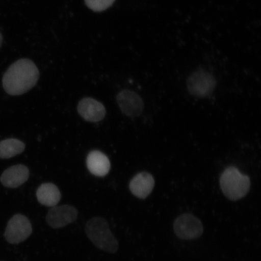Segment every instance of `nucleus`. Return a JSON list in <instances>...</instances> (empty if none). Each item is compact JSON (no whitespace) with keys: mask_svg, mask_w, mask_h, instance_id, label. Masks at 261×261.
<instances>
[{"mask_svg":"<svg viewBox=\"0 0 261 261\" xmlns=\"http://www.w3.org/2000/svg\"><path fill=\"white\" fill-rule=\"evenodd\" d=\"M40 73L34 62L21 59L12 64L3 76L6 92L12 96L21 95L35 86Z\"/></svg>","mask_w":261,"mask_h":261,"instance_id":"f257e3e1","label":"nucleus"},{"mask_svg":"<svg viewBox=\"0 0 261 261\" xmlns=\"http://www.w3.org/2000/svg\"><path fill=\"white\" fill-rule=\"evenodd\" d=\"M86 232L88 238L98 249L111 253H116L118 250V241L104 218H91L86 224Z\"/></svg>","mask_w":261,"mask_h":261,"instance_id":"f03ea898","label":"nucleus"},{"mask_svg":"<svg viewBox=\"0 0 261 261\" xmlns=\"http://www.w3.org/2000/svg\"><path fill=\"white\" fill-rule=\"evenodd\" d=\"M220 184L224 195L231 201H237L244 197L250 188L249 177L241 174L233 166L225 169L221 175Z\"/></svg>","mask_w":261,"mask_h":261,"instance_id":"7ed1b4c3","label":"nucleus"},{"mask_svg":"<svg viewBox=\"0 0 261 261\" xmlns=\"http://www.w3.org/2000/svg\"><path fill=\"white\" fill-rule=\"evenodd\" d=\"M217 81L214 75L204 70H197L189 76L187 87L189 93L197 97H205L214 92Z\"/></svg>","mask_w":261,"mask_h":261,"instance_id":"20e7f679","label":"nucleus"},{"mask_svg":"<svg viewBox=\"0 0 261 261\" xmlns=\"http://www.w3.org/2000/svg\"><path fill=\"white\" fill-rule=\"evenodd\" d=\"M174 232L179 239L192 240L202 236L203 224L198 218L190 214L179 215L174 223Z\"/></svg>","mask_w":261,"mask_h":261,"instance_id":"39448f33","label":"nucleus"},{"mask_svg":"<svg viewBox=\"0 0 261 261\" xmlns=\"http://www.w3.org/2000/svg\"><path fill=\"white\" fill-rule=\"evenodd\" d=\"M32 226L28 218L21 214H16L8 221L5 237L10 244H17L23 242L30 237Z\"/></svg>","mask_w":261,"mask_h":261,"instance_id":"423d86ee","label":"nucleus"},{"mask_svg":"<svg viewBox=\"0 0 261 261\" xmlns=\"http://www.w3.org/2000/svg\"><path fill=\"white\" fill-rule=\"evenodd\" d=\"M116 100L121 112L128 117H136L140 116L144 108L141 97L132 90H124L120 91L116 96Z\"/></svg>","mask_w":261,"mask_h":261,"instance_id":"0eeeda50","label":"nucleus"},{"mask_svg":"<svg viewBox=\"0 0 261 261\" xmlns=\"http://www.w3.org/2000/svg\"><path fill=\"white\" fill-rule=\"evenodd\" d=\"M78 212L76 208L70 205L52 207L48 211L46 221L51 227L59 228L64 227L73 223L77 218Z\"/></svg>","mask_w":261,"mask_h":261,"instance_id":"6e6552de","label":"nucleus"},{"mask_svg":"<svg viewBox=\"0 0 261 261\" xmlns=\"http://www.w3.org/2000/svg\"><path fill=\"white\" fill-rule=\"evenodd\" d=\"M77 109L80 116L88 122L101 121L106 114V110L103 104L90 97H85L81 100Z\"/></svg>","mask_w":261,"mask_h":261,"instance_id":"1a4fd4ad","label":"nucleus"},{"mask_svg":"<svg viewBox=\"0 0 261 261\" xmlns=\"http://www.w3.org/2000/svg\"><path fill=\"white\" fill-rule=\"evenodd\" d=\"M29 177L28 168L24 165H16L3 172L0 180L6 188H16L27 181Z\"/></svg>","mask_w":261,"mask_h":261,"instance_id":"9d476101","label":"nucleus"},{"mask_svg":"<svg viewBox=\"0 0 261 261\" xmlns=\"http://www.w3.org/2000/svg\"><path fill=\"white\" fill-rule=\"evenodd\" d=\"M155 181L149 173L142 172L135 176L130 181L129 189L132 193L140 199H145L151 193Z\"/></svg>","mask_w":261,"mask_h":261,"instance_id":"9b49d317","label":"nucleus"},{"mask_svg":"<svg viewBox=\"0 0 261 261\" xmlns=\"http://www.w3.org/2000/svg\"><path fill=\"white\" fill-rule=\"evenodd\" d=\"M88 169L97 177H104L109 174L111 168L109 158L103 152L93 151L89 153L87 158Z\"/></svg>","mask_w":261,"mask_h":261,"instance_id":"f8f14e48","label":"nucleus"},{"mask_svg":"<svg viewBox=\"0 0 261 261\" xmlns=\"http://www.w3.org/2000/svg\"><path fill=\"white\" fill-rule=\"evenodd\" d=\"M39 203L47 207H54L58 204L61 198L60 189L53 184H42L37 191Z\"/></svg>","mask_w":261,"mask_h":261,"instance_id":"ddd939ff","label":"nucleus"},{"mask_svg":"<svg viewBox=\"0 0 261 261\" xmlns=\"http://www.w3.org/2000/svg\"><path fill=\"white\" fill-rule=\"evenodd\" d=\"M25 144L21 140L8 139L0 142V159H10L24 151Z\"/></svg>","mask_w":261,"mask_h":261,"instance_id":"4468645a","label":"nucleus"},{"mask_svg":"<svg viewBox=\"0 0 261 261\" xmlns=\"http://www.w3.org/2000/svg\"><path fill=\"white\" fill-rule=\"evenodd\" d=\"M115 0H85L88 8L94 12L106 11L112 6Z\"/></svg>","mask_w":261,"mask_h":261,"instance_id":"2eb2a0df","label":"nucleus"},{"mask_svg":"<svg viewBox=\"0 0 261 261\" xmlns=\"http://www.w3.org/2000/svg\"><path fill=\"white\" fill-rule=\"evenodd\" d=\"M3 41V37L1 34H0V47H1Z\"/></svg>","mask_w":261,"mask_h":261,"instance_id":"dca6fc26","label":"nucleus"}]
</instances>
